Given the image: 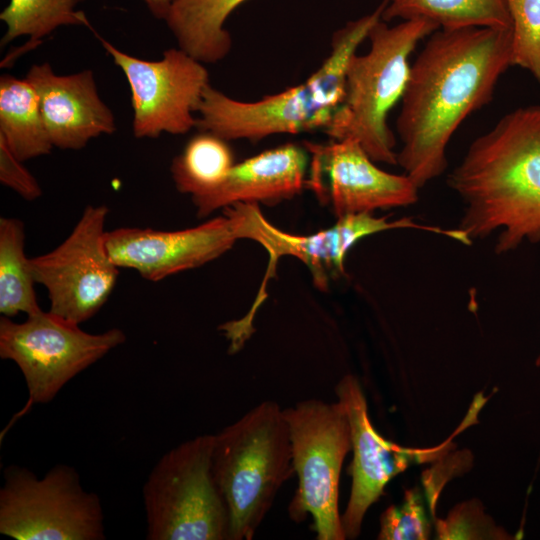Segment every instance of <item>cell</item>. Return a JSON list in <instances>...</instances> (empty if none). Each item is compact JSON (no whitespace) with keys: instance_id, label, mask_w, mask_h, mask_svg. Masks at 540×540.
Segmentation results:
<instances>
[{"instance_id":"obj_1","label":"cell","mask_w":540,"mask_h":540,"mask_svg":"<svg viewBox=\"0 0 540 540\" xmlns=\"http://www.w3.org/2000/svg\"><path fill=\"white\" fill-rule=\"evenodd\" d=\"M511 65V29H437L410 67L396 129L399 165L419 187L441 176L461 123L493 98Z\"/></svg>"},{"instance_id":"obj_2","label":"cell","mask_w":540,"mask_h":540,"mask_svg":"<svg viewBox=\"0 0 540 540\" xmlns=\"http://www.w3.org/2000/svg\"><path fill=\"white\" fill-rule=\"evenodd\" d=\"M447 185L463 204L457 229L472 242L498 230L496 254L540 242V105L516 108L478 136Z\"/></svg>"},{"instance_id":"obj_3","label":"cell","mask_w":540,"mask_h":540,"mask_svg":"<svg viewBox=\"0 0 540 540\" xmlns=\"http://www.w3.org/2000/svg\"><path fill=\"white\" fill-rule=\"evenodd\" d=\"M385 0L370 14L349 21L332 36L331 50L307 80L258 101L233 99L209 85L196 127L227 141H259L274 134L323 131L340 107L348 64L372 27L382 19Z\"/></svg>"},{"instance_id":"obj_4","label":"cell","mask_w":540,"mask_h":540,"mask_svg":"<svg viewBox=\"0 0 540 540\" xmlns=\"http://www.w3.org/2000/svg\"><path fill=\"white\" fill-rule=\"evenodd\" d=\"M212 472L230 516V540H251L295 473L284 409L264 401L214 434Z\"/></svg>"},{"instance_id":"obj_5","label":"cell","mask_w":540,"mask_h":540,"mask_svg":"<svg viewBox=\"0 0 540 540\" xmlns=\"http://www.w3.org/2000/svg\"><path fill=\"white\" fill-rule=\"evenodd\" d=\"M437 29L419 18L394 26L378 21L368 34L369 51L356 53L348 64L343 101L324 132L332 140L357 141L375 162L396 165V138L387 117L402 99L412 52Z\"/></svg>"},{"instance_id":"obj_6","label":"cell","mask_w":540,"mask_h":540,"mask_svg":"<svg viewBox=\"0 0 540 540\" xmlns=\"http://www.w3.org/2000/svg\"><path fill=\"white\" fill-rule=\"evenodd\" d=\"M214 434L184 441L150 471L142 495L148 540H230V516L212 472Z\"/></svg>"},{"instance_id":"obj_7","label":"cell","mask_w":540,"mask_h":540,"mask_svg":"<svg viewBox=\"0 0 540 540\" xmlns=\"http://www.w3.org/2000/svg\"><path fill=\"white\" fill-rule=\"evenodd\" d=\"M298 477L289 505L294 521L313 519L317 540L346 539L338 508L343 461L352 450L351 429L342 404L308 399L284 409Z\"/></svg>"},{"instance_id":"obj_8","label":"cell","mask_w":540,"mask_h":540,"mask_svg":"<svg viewBox=\"0 0 540 540\" xmlns=\"http://www.w3.org/2000/svg\"><path fill=\"white\" fill-rule=\"evenodd\" d=\"M0 489V533L16 540H103L99 496L86 491L76 469L53 466L42 478L10 465Z\"/></svg>"},{"instance_id":"obj_9","label":"cell","mask_w":540,"mask_h":540,"mask_svg":"<svg viewBox=\"0 0 540 540\" xmlns=\"http://www.w3.org/2000/svg\"><path fill=\"white\" fill-rule=\"evenodd\" d=\"M79 325L43 310L21 323L0 318V357L22 372L28 406L50 402L71 379L126 341L119 328L93 334Z\"/></svg>"},{"instance_id":"obj_10","label":"cell","mask_w":540,"mask_h":540,"mask_svg":"<svg viewBox=\"0 0 540 540\" xmlns=\"http://www.w3.org/2000/svg\"><path fill=\"white\" fill-rule=\"evenodd\" d=\"M108 213L105 205H88L60 245L30 258L35 282L47 289L49 311L77 324L103 307L119 275L105 247Z\"/></svg>"},{"instance_id":"obj_11","label":"cell","mask_w":540,"mask_h":540,"mask_svg":"<svg viewBox=\"0 0 540 540\" xmlns=\"http://www.w3.org/2000/svg\"><path fill=\"white\" fill-rule=\"evenodd\" d=\"M100 41L130 87L135 137L157 138L163 132L185 134L196 127L194 114L210 85L203 63L180 48L168 49L161 59L147 61L103 38Z\"/></svg>"},{"instance_id":"obj_12","label":"cell","mask_w":540,"mask_h":540,"mask_svg":"<svg viewBox=\"0 0 540 540\" xmlns=\"http://www.w3.org/2000/svg\"><path fill=\"white\" fill-rule=\"evenodd\" d=\"M305 148L310 153L306 188L337 218L407 207L418 201L420 188L407 174L380 169L355 140L307 142Z\"/></svg>"},{"instance_id":"obj_13","label":"cell","mask_w":540,"mask_h":540,"mask_svg":"<svg viewBox=\"0 0 540 540\" xmlns=\"http://www.w3.org/2000/svg\"><path fill=\"white\" fill-rule=\"evenodd\" d=\"M335 392L351 429L352 485L341 523L345 537L354 539L360 534L367 510L383 495L387 483L413 464L438 459L448 451L450 441L424 449L397 445L383 438L372 425L365 395L355 376H344Z\"/></svg>"},{"instance_id":"obj_14","label":"cell","mask_w":540,"mask_h":540,"mask_svg":"<svg viewBox=\"0 0 540 540\" xmlns=\"http://www.w3.org/2000/svg\"><path fill=\"white\" fill-rule=\"evenodd\" d=\"M239 229L238 217L226 207L223 216L184 230L123 227L106 231L105 247L119 268L135 270L156 282L218 258L241 239Z\"/></svg>"},{"instance_id":"obj_15","label":"cell","mask_w":540,"mask_h":540,"mask_svg":"<svg viewBox=\"0 0 540 540\" xmlns=\"http://www.w3.org/2000/svg\"><path fill=\"white\" fill-rule=\"evenodd\" d=\"M240 222L241 239L260 243L269 253L270 263L284 255L300 259L310 270L316 287L325 289L333 276L345 273V258L362 238L392 229H417L432 233L436 226L417 223L413 217L389 220L372 213L338 217L334 226L311 235H295L273 226L262 215L258 204L231 205Z\"/></svg>"},{"instance_id":"obj_16","label":"cell","mask_w":540,"mask_h":540,"mask_svg":"<svg viewBox=\"0 0 540 540\" xmlns=\"http://www.w3.org/2000/svg\"><path fill=\"white\" fill-rule=\"evenodd\" d=\"M25 78L39 96L54 147L79 150L91 139L115 131L113 113L100 98L91 70L58 75L43 63L33 65Z\"/></svg>"},{"instance_id":"obj_17","label":"cell","mask_w":540,"mask_h":540,"mask_svg":"<svg viewBox=\"0 0 540 540\" xmlns=\"http://www.w3.org/2000/svg\"><path fill=\"white\" fill-rule=\"evenodd\" d=\"M306 148L286 144L235 164L214 189L192 197L198 217L237 203L274 205L306 188Z\"/></svg>"},{"instance_id":"obj_18","label":"cell","mask_w":540,"mask_h":540,"mask_svg":"<svg viewBox=\"0 0 540 540\" xmlns=\"http://www.w3.org/2000/svg\"><path fill=\"white\" fill-rule=\"evenodd\" d=\"M247 0H174L165 18L179 48L201 63H216L230 52L224 25Z\"/></svg>"},{"instance_id":"obj_19","label":"cell","mask_w":540,"mask_h":540,"mask_svg":"<svg viewBox=\"0 0 540 540\" xmlns=\"http://www.w3.org/2000/svg\"><path fill=\"white\" fill-rule=\"evenodd\" d=\"M0 139L21 161L46 155L54 147L39 96L26 78L0 77Z\"/></svg>"},{"instance_id":"obj_20","label":"cell","mask_w":540,"mask_h":540,"mask_svg":"<svg viewBox=\"0 0 540 540\" xmlns=\"http://www.w3.org/2000/svg\"><path fill=\"white\" fill-rule=\"evenodd\" d=\"M416 18L429 20L439 29H511V19L504 0H385L383 21Z\"/></svg>"},{"instance_id":"obj_21","label":"cell","mask_w":540,"mask_h":540,"mask_svg":"<svg viewBox=\"0 0 540 540\" xmlns=\"http://www.w3.org/2000/svg\"><path fill=\"white\" fill-rule=\"evenodd\" d=\"M25 231L22 221L0 218V313L14 317L27 316L40 308L34 289L36 284L30 258L24 251Z\"/></svg>"},{"instance_id":"obj_22","label":"cell","mask_w":540,"mask_h":540,"mask_svg":"<svg viewBox=\"0 0 540 540\" xmlns=\"http://www.w3.org/2000/svg\"><path fill=\"white\" fill-rule=\"evenodd\" d=\"M234 165L228 141L201 131L174 158L171 174L177 190L194 197L217 187Z\"/></svg>"},{"instance_id":"obj_23","label":"cell","mask_w":540,"mask_h":540,"mask_svg":"<svg viewBox=\"0 0 540 540\" xmlns=\"http://www.w3.org/2000/svg\"><path fill=\"white\" fill-rule=\"evenodd\" d=\"M83 0H10L1 11L0 20L7 30L2 45L20 36H29L27 49L41 43V39L60 26L87 25L82 11L75 8Z\"/></svg>"},{"instance_id":"obj_24","label":"cell","mask_w":540,"mask_h":540,"mask_svg":"<svg viewBox=\"0 0 540 540\" xmlns=\"http://www.w3.org/2000/svg\"><path fill=\"white\" fill-rule=\"evenodd\" d=\"M511 19V65L540 82V0H504Z\"/></svg>"},{"instance_id":"obj_25","label":"cell","mask_w":540,"mask_h":540,"mask_svg":"<svg viewBox=\"0 0 540 540\" xmlns=\"http://www.w3.org/2000/svg\"><path fill=\"white\" fill-rule=\"evenodd\" d=\"M430 522L418 488L405 491L399 505L388 507L380 518L378 539L422 540L430 535Z\"/></svg>"},{"instance_id":"obj_26","label":"cell","mask_w":540,"mask_h":540,"mask_svg":"<svg viewBox=\"0 0 540 540\" xmlns=\"http://www.w3.org/2000/svg\"><path fill=\"white\" fill-rule=\"evenodd\" d=\"M0 139V182L25 200H35L42 189L35 177Z\"/></svg>"},{"instance_id":"obj_27","label":"cell","mask_w":540,"mask_h":540,"mask_svg":"<svg viewBox=\"0 0 540 540\" xmlns=\"http://www.w3.org/2000/svg\"><path fill=\"white\" fill-rule=\"evenodd\" d=\"M150 13L159 20H165L174 0H142Z\"/></svg>"},{"instance_id":"obj_28","label":"cell","mask_w":540,"mask_h":540,"mask_svg":"<svg viewBox=\"0 0 540 540\" xmlns=\"http://www.w3.org/2000/svg\"><path fill=\"white\" fill-rule=\"evenodd\" d=\"M535 365H536L537 367H540V354H539L538 357L536 358Z\"/></svg>"}]
</instances>
